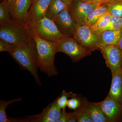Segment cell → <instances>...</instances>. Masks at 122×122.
I'll list each match as a JSON object with an SVG mask.
<instances>
[{
    "label": "cell",
    "instance_id": "obj_17",
    "mask_svg": "<svg viewBox=\"0 0 122 122\" xmlns=\"http://www.w3.org/2000/svg\"><path fill=\"white\" fill-rule=\"evenodd\" d=\"M68 6L62 0H52L46 11V16L54 21L60 12L68 9Z\"/></svg>",
    "mask_w": 122,
    "mask_h": 122
},
{
    "label": "cell",
    "instance_id": "obj_13",
    "mask_svg": "<svg viewBox=\"0 0 122 122\" xmlns=\"http://www.w3.org/2000/svg\"><path fill=\"white\" fill-rule=\"evenodd\" d=\"M52 0H33L29 12L28 24L36 22L45 16Z\"/></svg>",
    "mask_w": 122,
    "mask_h": 122
},
{
    "label": "cell",
    "instance_id": "obj_7",
    "mask_svg": "<svg viewBox=\"0 0 122 122\" xmlns=\"http://www.w3.org/2000/svg\"><path fill=\"white\" fill-rule=\"evenodd\" d=\"M98 5L95 2L87 3L79 0H73L68 10L75 22L81 25H86L87 16Z\"/></svg>",
    "mask_w": 122,
    "mask_h": 122
},
{
    "label": "cell",
    "instance_id": "obj_26",
    "mask_svg": "<svg viewBox=\"0 0 122 122\" xmlns=\"http://www.w3.org/2000/svg\"><path fill=\"white\" fill-rule=\"evenodd\" d=\"M72 98L68 99L66 107L72 110H76L78 109L81 106V100L75 94L73 93Z\"/></svg>",
    "mask_w": 122,
    "mask_h": 122
},
{
    "label": "cell",
    "instance_id": "obj_22",
    "mask_svg": "<svg viewBox=\"0 0 122 122\" xmlns=\"http://www.w3.org/2000/svg\"><path fill=\"white\" fill-rule=\"evenodd\" d=\"M105 5L110 15L122 17V0H114Z\"/></svg>",
    "mask_w": 122,
    "mask_h": 122
},
{
    "label": "cell",
    "instance_id": "obj_15",
    "mask_svg": "<svg viewBox=\"0 0 122 122\" xmlns=\"http://www.w3.org/2000/svg\"><path fill=\"white\" fill-rule=\"evenodd\" d=\"M107 96L122 104V71L112 74V81Z\"/></svg>",
    "mask_w": 122,
    "mask_h": 122
},
{
    "label": "cell",
    "instance_id": "obj_23",
    "mask_svg": "<svg viewBox=\"0 0 122 122\" xmlns=\"http://www.w3.org/2000/svg\"><path fill=\"white\" fill-rule=\"evenodd\" d=\"M77 122H93V120L82 100L81 106L77 109Z\"/></svg>",
    "mask_w": 122,
    "mask_h": 122
},
{
    "label": "cell",
    "instance_id": "obj_3",
    "mask_svg": "<svg viewBox=\"0 0 122 122\" xmlns=\"http://www.w3.org/2000/svg\"><path fill=\"white\" fill-rule=\"evenodd\" d=\"M0 40L17 46L33 39L32 34L27 24L13 20L0 25Z\"/></svg>",
    "mask_w": 122,
    "mask_h": 122
},
{
    "label": "cell",
    "instance_id": "obj_5",
    "mask_svg": "<svg viewBox=\"0 0 122 122\" xmlns=\"http://www.w3.org/2000/svg\"><path fill=\"white\" fill-rule=\"evenodd\" d=\"M66 54L74 62L81 61L92 54L91 52L78 43L73 37H64L58 42L56 53Z\"/></svg>",
    "mask_w": 122,
    "mask_h": 122
},
{
    "label": "cell",
    "instance_id": "obj_33",
    "mask_svg": "<svg viewBox=\"0 0 122 122\" xmlns=\"http://www.w3.org/2000/svg\"><path fill=\"white\" fill-rule=\"evenodd\" d=\"M63 2H65V4H66L68 5L70 4L72 2L73 0H62Z\"/></svg>",
    "mask_w": 122,
    "mask_h": 122
},
{
    "label": "cell",
    "instance_id": "obj_10",
    "mask_svg": "<svg viewBox=\"0 0 122 122\" xmlns=\"http://www.w3.org/2000/svg\"><path fill=\"white\" fill-rule=\"evenodd\" d=\"M108 122H122V104L107 96L104 100L97 103Z\"/></svg>",
    "mask_w": 122,
    "mask_h": 122
},
{
    "label": "cell",
    "instance_id": "obj_36",
    "mask_svg": "<svg viewBox=\"0 0 122 122\" xmlns=\"http://www.w3.org/2000/svg\"><path fill=\"white\" fill-rule=\"evenodd\" d=\"M121 70L122 71V70Z\"/></svg>",
    "mask_w": 122,
    "mask_h": 122
},
{
    "label": "cell",
    "instance_id": "obj_2",
    "mask_svg": "<svg viewBox=\"0 0 122 122\" xmlns=\"http://www.w3.org/2000/svg\"><path fill=\"white\" fill-rule=\"evenodd\" d=\"M9 53L21 68L30 72L37 84L41 85L38 73L36 46L34 39L15 46Z\"/></svg>",
    "mask_w": 122,
    "mask_h": 122
},
{
    "label": "cell",
    "instance_id": "obj_1",
    "mask_svg": "<svg viewBox=\"0 0 122 122\" xmlns=\"http://www.w3.org/2000/svg\"><path fill=\"white\" fill-rule=\"evenodd\" d=\"M31 32L36 46L38 68L49 77L58 75V72L54 65V59L58 41H46Z\"/></svg>",
    "mask_w": 122,
    "mask_h": 122
},
{
    "label": "cell",
    "instance_id": "obj_16",
    "mask_svg": "<svg viewBox=\"0 0 122 122\" xmlns=\"http://www.w3.org/2000/svg\"><path fill=\"white\" fill-rule=\"evenodd\" d=\"M93 122H108L104 113L97 103L82 99Z\"/></svg>",
    "mask_w": 122,
    "mask_h": 122
},
{
    "label": "cell",
    "instance_id": "obj_12",
    "mask_svg": "<svg viewBox=\"0 0 122 122\" xmlns=\"http://www.w3.org/2000/svg\"><path fill=\"white\" fill-rule=\"evenodd\" d=\"M33 0H15L10 14L13 20L19 23L27 24L29 12Z\"/></svg>",
    "mask_w": 122,
    "mask_h": 122
},
{
    "label": "cell",
    "instance_id": "obj_9",
    "mask_svg": "<svg viewBox=\"0 0 122 122\" xmlns=\"http://www.w3.org/2000/svg\"><path fill=\"white\" fill-rule=\"evenodd\" d=\"M106 61L107 66L112 73L119 72L122 70V50L116 45L107 46L100 49Z\"/></svg>",
    "mask_w": 122,
    "mask_h": 122
},
{
    "label": "cell",
    "instance_id": "obj_20",
    "mask_svg": "<svg viewBox=\"0 0 122 122\" xmlns=\"http://www.w3.org/2000/svg\"><path fill=\"white\" fill-rule=\"evenodd\" d=\"M110 16L111 15L108 12L102 15L95 22L89 25L93 31L99 34L104 28L108 25Z\"/></svg>",
    "mask_w": 122,
    "mask_h": 122
},
{
    "label": "cell",
    "instance_id": "obj_18",
    "mask_svg": "<svg viewBox=\"0 0 122 122\" xmlns=\"http://www.w3.org/2000/svg\"><path fill=\"white\" fill-rule=\"evenodd\" d=\"M107 11L108 9L106 5H102L97 6L87 16L86 25H91L100 17L107 13Z\"/></svg>",
    "mask_w": 122,
    "mask_h": 122
},
{
    "label": "cell",
    "instance_id": "obj_31",
    "mask_svg": "<svg viewBox=\"0 0 122 122\" xmlns=\"http://www.w3.org/2000/svg\"><path fill=\"white\" fill-rule=\"evenodd\" d=\"M1 0L5 1H7V2L9 3L10 7V11L12 10L13 8V6L14 4L15 0Z\"/></svg>",
    "mask_w": 122,
    "mask_h": 122
},
{
    "label": "cell",
    "instance_id": "obj_14",
    "mask_svg": "<svg viewBox=\"0 0 122 122\" xmlns=\"http://www.w3.org/2000/svg\"><path fill=\"white\" fill-rule=\"evenodd\" d=\"M122 30H107L99 33L98 41V50L107 46L117 44L122 35Z\"/></svg>",
    "mask_w": 122,
    "mask_h": 122
},
{
    "label": "cell",
    "instance_id": "obj_25",
    "mask_svg": "<svg viewBox=\"0 0 122 122\" xmlns=\"http://www.w3.org/2000/svg\"><path fill=\"white\" fill-rule=\"evenodd\" d=\"M73 93L71 92H66L65 90H63L61 94V96L57 97L58 105L61 109H65L67 105L68 98L72 97Z\"/></svg>",
    "mask_w": 122,
    "mask_h": 122
},
{
    "label": "cell",
    "instance_id": "obj_28",
    "mask_svg": "<svg viewBox=\"0 0 122 122\" xmlns=\"http://www.w3.org/2000/svg\"><path fill=\"white\" fill-rule=\"evenodd\" d=\"M70 112L67 113L65 109H62L61 116L57 122H68L69 118Z\"/></svg>",
    "mask_w": 122,
    "mask_h": 122
},
{
    "label": "cell",
    "instance_id": "obj_6",
    "mask_svg": "<svg viewBox=\"0 0 122 122\" xmlns=\"http://www.w3.org/2000/svg\"><path fill=\"white\" fill-rule=\"evenodd\" d=\"M99 34L92 30L89 25L76 24L73 38L81 46L91 52L98 50Z\"/></svg>",
    "mask_w": 122,
    "mask_h": 122
},
{
    "label": "cell",
    "instance_id": "obj_4",
    "mask_svg": "<svg viewBox=\"0 0 122 122\" xmlns=\"http://www.w3.org/2000/svg\"><path fill=\"white\" fill-rule=\"evenodd\" d=\"M27 25L32 32L48 41L56 42L64 37L68 36L60 32L54 21L46 16L36 22Z\"/></svg>",
    "mask_w": 122,
    "mask_h": 122
},
{
    "label": "cell",
    "instance_id": "obj_32",
    "mask_svg": "<svg viewBox=\"0 0 122 122\" xmlns=\"http://www.w3.org/2000/svg\"><path fill=\"white\" fill-rule=\"evenodd\" d=\"M116 45L117 46L118 48H120V49L122 50V33L120 39Z\"/></svg>",
    "mask_w": 122,
    "mask_h": 122
},
{
    "label": "cell",
    "instance_id": "obj_21",
    "mask_svg": "<svg viewBox=\"0 0 122 122\" xmlns=\"http://www.w3.org/2000/svg\"><path fill=\"white\" fill-rule=\"evenodd\" d=\"M22 100V98L14 99L5 101L0 100V122H11L6 114V110L9 105L14 103L20 102Z\"/></svg>",
    "mask_w": 122,
    "mask_h": 122
},
{
    "label": "cell",
    "instance_id": "obj_11",
    "mask_svg": "<svg viewBox=\"0 0 122 122\" xmlns=\"http://www.w3.org/2000/svg\"><path fill=\"white\" fill-rule=\"evenodd\" d=\"M54 21L62 34L73 37L76 30V24L70 14L68 9L60 12Z\"/></svg>",
    "mask_w": 122,
    "mask_h": 122
},
{
    "label": "cell",
    "instance_id": "obj_30",
    "mask_svg": "<svg viewBox=\"0 0 122 122\" xmlns=\"http://www.w3.org/2000/svg\"><path fill=\"white\" fill-rule=\"evenodd\" d=\"M114 0H101V1L98 4L97 6L102 5H106Z\"/></svg>",
    "mask_w": 122,
    "mask_h": 122
},
{
    "label": "cell",
    "instance_id": "obj_19",
    "mask_svg": "<svg viewBox=\"0 0 122 122\" xmlns=\"http://www.w3.org/2000/svg\"><path fill=\"white\" fill-rule=\"evenodd\" d=\"M10 7L7 1L1 0L0 3V25L13 20L10 14Z\"/></svg>",
    "mask_w": 122,
    "mask_h": 122
},
{
    "label": "cell",
    "instance_id": "obj_29",
    "mask_svg": "<svg viewBox=\"0 0 122 122\" xmlns=\"http://www.w3.org/2000/svg\"><path fill=\"white\" fill-rule=\"evenodd\" d=\"M77 122V110L72 112H70L69 118L68 122Z\"/></svg>",
    "mask_w": 122,
    "mask_h": 122
},
{
    "label": "cell",
    "instance_id": "obj_34",
    "mask_svg": "<svg viewBox=\"0 0 122 122\" xmlns=\"http://www.w3.org/2000/svg\"><path fill=\"white\" fill-rule=\"evenodd\" d=\"M101 0H92L90 2H87V3H92V2H95V3H97L98 4L99 2L101 1Z\"/></svg>",
    "mask_w": 122,
    "mask_h": 122
},
{
    "label": "cell",
    "instance_id": "obj_24",
    "mask_svg": "<svg viewBox=\"0 0 122 122\" xmlns=\"http://www.w3.org/2000/svg\"><path fill=\"white\" fill-rule=\"evenodd\" d=\"M107 30H122V17L111 15L109 24L102 31Z\"/></svg>",
    "mask_w": 122,
    "mask_h": 122
},
{
    "label": "cell",
    "instance_id": "obj_27",
    "mask_svg": "<svg viewBox=\"0 0 122 122\" xmlns=\"http://www.w3.org/2000/svg\"><path fill=\"white\" fill-rule=\"evenodd\" d=\"M15 46L8 43L2 40H0V52H10L13 49Z\"/></svg>",
    "mask_w": 122,
    "mask_h": 122
},
{
    "label": "cell",
    "instance_id": "obj_8",
    "mask_svg": "<svg viewBox=\"0 0 122 122\" xmlns=\"http://www.w3.org/2000/svg\"><path fill=\"white\" fill-rule=\"evenodd\" d=\"M57 98L51 103L41 113L25 116L21 118L22 122H57L61 114V109L57 103Z\"/></svg>",
    "mask_w": 122,
    "mask_h": 122
},
{
    "label": "cell",
    "instance_id": "obj_35",
    "mask_svg": "<svg viewBox=\"0 0 122 122\" xmlns=\"http://www.w3.org/2000/svg\"><path fill=\"white\" fill-rule=\"evenodd\" d=\"M81 1H82V2H88L92 0H79Z\"/></svg>",
    "mask_w": 122,
    "mask_h": 122
}]
</instances>
